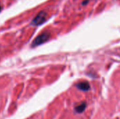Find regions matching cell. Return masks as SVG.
<instances>
[{
	"instance_id": "6da1fadb",
	"label": "cell",
	"mask_w": 120,
	"mask_h": 119,
	"mask_svg": "<svg viewBox=\"0 0 120 119\" xmlns=\"http://www.w3.org/2000/svg\"><path fill=\"white\" fill-rule=\"evenodd\" d=\"M49 36H50V34H49V33H48V32H44V33L40 34L39 36H38L34 40V41H33L32 43V47H33V46L34 47V46H39V45H40V44H41V43L46 42V41L49 39Z\"/></svg>"
},
{
	"instance_id": "7a4b0ae2",
	"label": "cell",
	"mask_w": 120,
	"mask_h": 119,
	"mask_svg": "<svg viewBox=\"0 0 120 119\" xmlns=\"http://www.w3.org/2000/svg\"><path fill=\"white\" fill-rule=\"evenodd\" d=\"M46 14L45 12H41V13L36 17V18L34 20L33 23H34V25H37L43 23V22L45 21V20H46Z\"/></svg>"
},
{
	"instance_id": "3957f363",
	"label": "cell",
	"mask_w": 120,
	"mask_h": 119,
	"mask_svg": "<svg viewBox=\"0 0 120 119\" xmlns=\"http://www.w3.org/2000/svg\"><path fill=\"white\" fill-rule=\"evenodd\" d=\"M77 88L83 91H87L90 89V85L87 81H81L77 84Z\"/></svg>"
},
{
	"instance_id": "277c9868",
	"label": "cell",
	"mask_w": 120,
	"mask_h": 119,
	"mask_svg": "<svg viewBox=\"0 0 120 119\" xmlns=\"http://www.w3.org/2000/svg\"><path fill=\"white\" fill-rule=\"evenodd\" d=\"M85 109H86V103L83 102V103H81L79 105H77L75 107V110L77 113H82L85 110Z\"/></svg>"
},
{
	"instance_id": "5b68a950",
	"label": "cell",
	"mask_w": 120,
	"mask_h": 119,
	"mask_svg": "<svg viewBox=\"0 0 120 119\" xmlns=\"http://www.w3.org/2000/svg\"><path fill=\"white\" fill-rule=\"evenodd\" d=\"M89 0H84V1H82V4L83 6H85L86 4H87V3H89Z\"/></svg>"
}]
</instances>
